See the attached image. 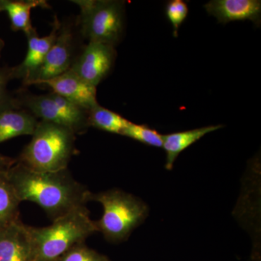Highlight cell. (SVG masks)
Listing matches in <instances>:
<instances>
[{
	"label": "cell",
	"instance_id": "cell-1",
	"mask_svg": "<svg viewBox=\"0 0 261 261\" xmlns=\"http://www.w3.org/2000/svg\"><path fill=\"white\" fill-rule=\"evenodd\" d=\"M7 175L20 202L37 204L53 221L89 201L91 192L68 169L39 172L16 161Z\"/></svg>",
	"mask_w": 261,
	"mask_h": 261
},
{
	"label": "cell",
	"instance_id": "cell-2",
	"mask_svg": "<svg viewBox=\"0 0 261 261\" xmlns=\"http://www.w3.org/2000/svg\"><path fill=\"white\" fill-rule=\"evenodd\" d=\"M75 135L64 126L39 121L32 140L17 161L39 172L68 169V163L75 153Z\"/></svg>",
	"mask_w": 261,
	"mask_h": 261
},
{
	"label": "cell",
	"instance_id": "cell-3",
	"mask_svg": "<svg viewBox=\"0 0 261 261\" xmlns=\"http://www.w3.org/2000/svg\"><path fill=\"white\" fill-rule=\"evenodd\" d=\"M35 244L37 261H55L58 257L97 232L85 205L80 206L53 221L46 227L30 226Z\"/></svg>",
	"mask_w": 261,
	"mask_h": 261
},
{
	"label": "cell",
	"instance_id": "cell-4",
	"mask_svg": "<svg viewBox=\"0 0 261 261\" xmlns=\"http://www.w3.org/2000/svg\"><path fill=\"white\" fill-rule=\"evenodd\" d=\"M89 201H95L102 205V217L95 221V225L97 231L102 233L109 243L126 241L149 214L148 207L143 201L118 189L91 192Z\"/></svg>",
	"mask_w": 261,
	"mask_h": 261
},
{
	"label": "cell",
	"instance_id": "cell-5",
	"mask_svg": "<svg viewBox=\"0 0 261 261\" xmlns=\"http://www.w3.org/2000/svg\"><path fill=\"white\" fill-rule=\"evenodd\" d=\"M80 7L78 25L89 42L115 46L123 39L125 2L117 0H73Z\"/></svg>",
	"mask_w": 261,
	"mask_h": 261
},
{
	"label": "cell",
	"instance_id": "cell-6",
	"mask_svg": "<svg viewBox=\"0 0 261 261\" xmlns=\"http://www.w3.org/2000/svg\"><path fill=\"white\" fill-rule=\"evenodd\" d=\"M20 107L41 121L49 122L71 130L75 135L88 128V111L51 92L42 95L25 94L16 99Z\"/></svg>",
	"mask_w": 261,
	"mask_h": 261
},
{
	"label": "cell",
	"instance_id": "cell-7",
	"mask_svg": "<svg viewBox=\"0 0 261 261\" xmlns=\"http://www.w3.org/2000/svg\"><path fill=\"white\" fill-rule=\"evenodd\" d=\"M116 56L115 47L89 42L76 56L70 70L87 84L97 87L111 73Z\"/></svg>",
	"mask_w": 261,
	"mask_h": 261
},
{
	"label": "cell",
	"instance_id": "cell-8",
	"mask_svg": "<svg viewBox=\"0 0 261 261\" xmlns=\"http://www.w3.org/2000/svg\"><path fill=\"white\" fill-rule=\"evenodd\" d=\"M76 44L73 27L68 23H61L54 44L29 85L49 80L70 70L77 56Z\"/></svg>",
	"mask_w": 261,
	"mask_h": 261
},
{
	"label": "cell",
	"instance_id": "cell-9",
	"mask_svg": "<svg viewBox=\"0 0 261 261\" xmlns=\"http://www.w3.org/2000/svg\"><path fill=\"white\" fill-rule=\"evenodd\" d=\"M61 24V21L56 16L53 23V29L49 35L39 37L35 29L25 34L28 40L27 56L18 66L10 68V80H21L23 85L29 86L44 63L48 51L54 44Z\"/></svg>",
	"mask_w": 261,
	"mask_h": 261
},
{
	"label": "cell",
	"instance_id": "cell-10",
	"mask_svg": "<svg viewBox=\"0 0 261 261\" xmlns=\"http://www.w3.org/2000/svg\"><path fill=\"white\" fill-rule=\"evenodd\" d=\"M0 261H37L30 226L20 219L0 230Z\"/></svg>",
	"mask_w": 261,
	"mask_h": 261
},
{
	"label": "cell",
	"instance_id": "cell-11",
	"mask_svg": "<svg viewBox=\"0 0 261 261\" xmlns=\"http://www.w3.org/2000/svg\"><path fill=\"white\" fill-rule=\"evenodd\" d=\"M34 84L48 86L54 93L59 94L87 111L98 104L97 87L87 84L70 70Z\"/></svg>",
	"mask_w": 261,
	"mask_h": 261
},
{
	"label": "cell",
	"instance_id": "cell-12",
	"mask_svg": "<svg viewBox=\"0 0 261 261\" xmlns=\"http://www.w3.org/2000/svg\"><path fill=\"white\" fill-rule=\"evenodd\" d=\"M204 8L219 23L249 20L257 27L260 25V0H212L204 5Z\"/></svg>",
	"mask_w": 261,
	"mask_h": 261
},
{
	"label": "cell",
	"instance_id": "cell-13",
	"mask_svg": "<svg viewBox=\"0 0 261 261\" xmlns=\"http://www.w3.org/2000/svg\"><path fill=\"white\" fill-rule=\"evenodd\" d=\"M37 118L18 105L0 111V143L15 137L34 134Z\"/></svg>",
	"mask_w": 261,
	"mask_h": 261
},
{
	"label": "cell",
	"instance_id": "cell-14",
	"mask_svg": "<svg viewBox=\"0 0 261 261\" xmlns=\"http://www.w3.org/2000/svg\"><path fill=\"white\" fill-rule=\"evenodd\" d=\"M221 128H223V125H211L195 129L163 135L162 148L166 154L165 164L166 169L171 171L175 161L183 151L200 140L204 136Z\"/></svg>",
	"mask_w": 261,
	"mask_h": 261
},
{
	"label": "cell",
	"instance_id": "cell-15",
	"mask_svg": "<svg viewBox=\"0 0 261 261\" xmlns=\"http://www.w3.org/2000/svg\"><path fill=\"white\" fill-rule=\"evenodd\" d=\"M49 8L44 0H23V1H9L5 0L4 11L9 15L11 27L14 31H22L28 34L34 29L31 20V11L36 8Z\"/></svg>",
	"mask_w": 261,
	"mask_h": 261
},
{
	"label": "cell",
	"instance_id": "cell-16",
	"mask_svg": "<svg viewBox=\"0 0 261 261\" xmlns=\"http://www.w3.org/2000/svg\"><path fill=\"white\" fill-rule=\"evenodd\" d=\"M7 171H0V230L20 219L19 206L21 202L10 183Z\"/></svg>",
	"mask_w": 261,
	"mask_h": 261
},
{
	"label": "cell",
	"instance_id": "cell-17",
	"mask_svg": "<svg viewBox=\"0 0 261 261\" xmlns=\"http://www.w3.org/2000/svg\"><path fill=\"white\" fill-rule=\"evenodd\" d=\"M130 121L97 104L88 111V126L108 133L121 135Z\"/></svg>",
	"mask_w": 261,
	"mask_h": 261
},
{
	"label": "cell",
	"instance_id": "cell-18",
	"mask_svg": "<svg viewBox=\"0 0 261 261\" xmlns=\"http://www.w3.org/2000/svg\"><path fill=\"white\" fill-rule=\"evenodd\" d=\"M121 135L150 147L159 148H162L163 147V135L147 125L136 124L130 122L122 132Z\"/></svg>",
	"mask_w": 261,
	"mask_h": 261
},
{
	"label": "cell",
	"instance_id": "cell-19",
	"mask_svg": "<svg viewBox=\"0 0 261 261\" xmlns=\"http://www.w3.org/2000/svg\"><path fill=\"white\" fill-rule=\"evenodd\" d=\"M165 13L168 21L172 25L173 36L178 37V29L188 15V5L182 0H171L166 3Z\"/></svg>",
	"mask_w": 261,
	"mask_h": 261
},
{
	"label": "cell",
	"instance_id": "cell-20",
	"mask_svg": "<svg viewBox=\"0 0 261 261\" xmlns=\"http://www.w3.org/2000/svg\"><path fill=\"white\" fill-rule=\"evenodd\" d=\"M55 261H111L106 255L89 248L84 243L72 247Z\"/></svg>",
	"mask_w": 261,
	"mask_h": 261
},
{
	"label": "cell",
	"instance_id": "cell-21",
	"mask_svg": "<svg viewBox=\"0 0 261 261\" xmlns=\"http://www.w3.org/2000/svg\"><path fill=\"white\" fill-rule=\"evenodd\" d=\"M10 80V69L0 70V111L18 105L16 99L10 97L7 92V84Z\"/></svg>",
	"mask_w": 261,
	"mask_h": 261
},
{
	"label": "cell",
	"instance_id": "cell-22",
	"mask_svg": "<svg viewBox=\"0 0 261 261\" xmlns=\"http://www.w3.org/2000/svg\"><path fill=\"white\" fill-rule=\"evenodd\" d=\"M16 159H10V158L5 157L0 154V171H7L13 165L16 163Z\"/></svg>",
	"mask_w": 261,
	"mask_h": 261
},
{
	"label": "cell",
	"instance_id": "cell-23",
	"mask_svg": "<svg viewBox=\"0 0 261 261\" xmlns=\"http://www.w3.org/2000/svg\"><path fill=\"white\" fill-rule=\"evenodd\" d=\"M5 0H0V12L4 11Z\"/></svg>",
	"mask_w": 261,
	"mask_h": 261
},
{
	"label": "cell",
	"instance_id": "cell-24",
	"mask_svg": "<svg viewBox=\"0 0 261 261\" xmlns=\"http://www.w3.org/2000/svg\"><path fill=\"white\" fill-rule=\"evenodd\" d=\"M3 45H4V42H3V40L0 39V53H1L2 49H3Z\"/></svg>",
	"mask_w": 261,
	"mask_h": 261
}]
</instances>
